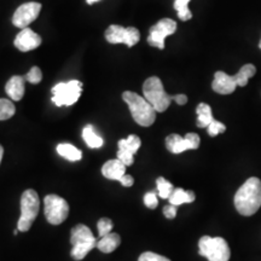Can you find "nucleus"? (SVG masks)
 <instances>
[{
  "label": "nucleus",
  "instance_id": "f257e3e1",
  "mask_svg": "<svg viewBox=\"0 0 261 261\" xmlns=\"http://www.w3.org/2000/svg\"><path fill=\"white\" fill-rule=\"evenodd\" d=\"M234 207L244 217H250L259 211L261 207V180L259 178H249L238 189L234 195Z\"/></svg>",
  "mask_w": 261,
  "mask_h": 261
},
{
  "label": "nucleus",
  "instance_id": "f03ea898",
  "mask_svg": "<svg viewBox=\"0 0 261 261\" xmlns=\"http://www.w3.org/2000/svg\"><path fill=\"white\" fill-rule=\"evenodd\" d=\"M122 99L127 103L133 120L143 127H149L155 122L156 110L150 104L145 97L139 96L132 91H126L122 93Z\"/></svg>",
  "mask_w": 261,
  "mask_h": 261
},
{
  "label": "nucleus",
  "instance_id": "7ed1b4c3",
  "mask_svg": "<svg viewBox=\"0 0 261 261\" xmlns=\"http://www.w3.org/2000/svg\"><path fill=\"white\" fill-rule=\"evenodd\" d=\"M70 243L73 246L71 249V257L74 260H83L94 247H97L96 237L93 236L92 231L86 225H76L70 234Z\"/></svg>",
  "mask_w": 261,
  "mask_h": 261
},
{
  "label": "nucleus",
  "instance_id": "20e7f679",
  "mask_svg": "<svg viewBox=\"0 0 261 261\" xmlns=\"http://www.w3.org/2000/svg\"><path fill=\"white\" fill-rule=\"evenodd\" d=\"M143 93L145 99L154 107L158 113H163L168 109L172 102V96L163 89L162 81L158 76H151L143 85Z\"/></svg>",
  "mask_w": 261,
  "mask_h": 261
},
{
  "label": "nucleus",
  "instance_id": "39448f33",
  "mask_svg": "<svg viewBox=\"0 0 261 261\" xmlns=\"http://www.w3.org/2000/svg\"><path fill=\"white\" fill-rule=\"evenodd\" d=\"M39 208H40V200L37 191L25 190L21 197V217H19L17 228L22 232H27L34 223L35 218L38 217Z\"/></svg>",
  "mask_w": 261,
  "mask_h": 261
},
{
  "label": "nucleus",
  "instance_id": "423d86ee",
  "mask_svg": "<svg viewBox=\"0 0 261 261\" xmlns=\"http://www.w3.org/2000/svg\"><path fill=\"white\" fill-rule=\"evenodd\" d=\"M198 248H200V255L207 257L208 261L230 260V247L221 237L203 236L198 242Z\"/></svg>",
  "mask_w": 261,
  "mask_h": 261
},
{
  "label": "nucleus",
  "instance_id": "0eeeda50",
  "mask_svg": "<svg viewBox=\"0 0 261 261\" xmlns=\"http://www.w3.org/2000/svg\"><path fill=\"white\" fill-rule=\"evenodd\" d=\"M83 90V84L77 80L60 83L52 89V102L57 107H69L79 100Z\"/></svg>",
  "mask_w": 261,
  "mask_h": 261
},
{
  "label": "nucleus",
  "instance_id": "6e6552de",
  "mask_svg": "<svg viewBox=\"0 0 261 261\" xmlns=\"http://www.w3.org/2000/svg\"><path fill=\"white\" fill-rule=\"evenodd\" d=\"M44 212L47 221L52 225L64 223L69 215V204L58 195L51 194L44 198Z\"/></svg>",
  "mask_w": 261,
  "mask_h": 261
},
{
  "label": "nucleus",
  "instance_id": "1a4fd4ad",
  "mask_svg": "<svg viewBox=\"0 0 261 261\" xmlns=\"http://www.w3.org/2000/svg\"><path fill=\"white\" fill-rule=\"evenodd\" d=\"M106 39L110 44H125L132 47L140 40V33L135 27L125 28L113 24L106 31Z\"/></svg>",
  "mask_w": 261,
  "mask_h": 261
},
{
  "label": "nucleus",
  "instance_id": "9d476101",
  "mask_svg": "<svg viewBox=\"0 0 261 261\" xmlns=\"http://www.w3.org/2000/svg\"><path fill=\"white\" fill-rule=\"evenodd\" d=\"M177 31V22L171 18H162L155 25L150 28V34L148 38L149 45L163 50L165 48V39L168 35H172Z\"/></svg>",
  "mask_w": 261,
  "mask_h": 261
},
{
  "label": "nucleus",
  "instance_id": "9b49d317",
  "mask_svg": "<svg viewBox=\"0 0 261 261\" xmlns=\"http://www.w3.org/2000/svg\"><path fill=\"white\" fill-rule=\"evenodd\" d=\"M201 139L196 133H188L185 137L171 135L166 138V148L172 154H181L187 150H195L200 146Z\"/></svg>",
  "mask_w": 261,
  "mask_h": 261
},
{
  "label": "nucleus",
  "instance_id": "f8f14e48",
  "mask_svg": "<svg viewBox=\"0 0 261 261\" xmlns=\"http://www.w3.org/2000/svg\"><path fill=\"white\" fill-rule=\"evenodd\" d=\"M40 10L41 4H39V3L31 2L22 4L15 11L14 17H12V23L17 28H27L32 22H34L38 18L39 14H40Z\"/></svg>",
  "mask_w": 261,
  "mask_h": 261
},
{
  "label": "nucleus",
  "instance_id": "ddd939ff",
  "mask_svg": "<svg viewBox=\"0 0 261 261\" xmlns=\"http://www.w3.org/2000/svg\"><path fill=\"white\" fill-rule=\"evenodd\" d=\"M119 151H117V159L126 166H132L135 162V154L142 145V140L138 136L129 135L126 139L119 140Z\"/></svg>",
  "mask_w": 261,
  "mask_h": 261
},
{
  "label": "nucleus",
  "instance_id": "4468645a",
  "mask_svg": "<svg viewBox=\"0 0 261 261\" xmlns=\"http://www.w3.org/2000/svg\"><path fill=\"white\" fill-rule=\"evenodd\" d=\"M15 46L22 52H28L40 46L41 38L40 35L33 32L31 28H24L18 33L14 41Z\"/></svg>",
  "mask_w": 261,
  "mask_h": 261
},
{
  "label": "nucleus",
  "instance_id": "2eb2a0df",
  "mask_svg": "<svg viewBox=\"0 0 261 261\" xmlns=\"http://www.w3.org/2000/svg\"><path fill=\"white\" fill-rule=\"evenodd\" d=\"M237 84L233 75H228L224 71H217L214 74V80L212 84V89L214 92L219 94H231L236 90Z\"/></svg>",
  "mask_w": 261,
  "mask_h": 261
},
{
  "label": "nucleus",
  "instance_id": "dca6fc26",
  "mask_svg": "<svg viewBox=\"0 0 261 261\" xmlns=\"http://www.w3.org/2000/svg\"><path fill=\"white\" fill-rule=\"evenodd\" d=\"M126 173V165L120 161L119 159L109 160L102 167V174L110 180L120 181Z\"/></svg>",
  "mask_w": 261,
  "mask_h": 261
},
{
  "label": "nucleus",
  "instance_id": "f3484780",
  "mask_svg": "<svg viewBox=\"0 0 261 261\" xmlns=\"http://www.w3.org/2000/svg\"><path fill=\"white\" fill-rule=\"evenodd\" d=\"M24 76L15 75L5 85V91L12 100H21L24 96Z\"/></svg>",
  "mask_w": 261,
  "mask_h": 261
},
{
  "label": "nucleus",
  "instance_id": "a211bd4d",
  "mask_svg": "<svg viewBox=\"0 0 261 261\" xmlns=\"http://www.w3.org/2000/svg\"><path fill=\"white\" fill-rule=\"evenodd\" d=\"M120 243H121V237L117 233L110 232L107 236L100 237L97 242V248L103 253H112L120 246Z\"/></svg>",
  "mask_w": 261,
  "mask_h": 261
},
{
  "label": "nucleus",
  "instance_id": "6ab92c4d",
  "mask_svg": "<svg viewBox=\"0 0 261 261\" xmlns=\"http://www.w3.org/2000/svg\"><path fill=\"white\" fill-rule=\"evenodd\" d=\"M196 198L195 196V192L194 191H187L184 190V189H180V188H177L174 189L172 192V195L169 196L168 201H169V204H173V205H180L182 203H191V202H194Z\"/></svg>",
  "mask_w": 261,
  "mask_h": 261
},
{
  "label": "nucleus",
  "instance_id": "aec40b11",
  "mask_svg": "<svg viewBox=\"0 0 261 261\" xmlns=\"http://www.w3.org/2000/svg\"><path fill=\"white\" fill-rule=\"evenodd\" d=\"M196 113H197V127L200 128H207L214 120L212 108L205 103L198 104Z\"/></svg>",
  "mask_w": 261,
  "mask_h": 261
},
{
  "label": "nucleus",
  "instance_id": "412c9836",
  "mask_svg": "<svg viewBox=\"0 0 261 261\" xmlns=\"http://www.w3.org/2000/svg\"><path fill=\"white\" fill-rule=\"evenodd\" d=\"M57 152L62 158H64L68 161H79L83 158V152L79 149L75 148L74 145L68 144V143H62L57 145Z\"/></svg>",
  "mask_w": 261,
  "mask_h": 261
},
{
  "label": "nucleus",
  "instance_id": "4be33fe9",
  "mask_svg": "<svg viewBox=\"0 0 261 261\" xmlns=\"http://www.w3.org/2000/svg\"><path fill=\"white\" fill-rule=\"evenodd\" d=\"M255 73H256L255 65H254V64H244L243 67L241 68L240 70H238V73L233 75L234 80H236L237 86H241V87L247 86L248 80H249L250 77H253L254 75H255Z\"/></svg>",
  "mask_w": 261,
  "mask_h": 261
},
{
  "label": "nucleus",
  "instance_id": "5701e85b",
  "mask_svg": "<svg viewBox=\"0 0 261 261\" xmlns=\"http://www.w3.org/2000/svg\"><path fill=\"white\" fill-rule=\"evenodd\" d=\"M83 138L89 148L98 149L103 145V139L97 135L92 126H87L83 129Z\"/></svg>",
  "mask_w": 261,
  "mask_h": 261
},
{
  "label": "nucleus",
  "instance_id": "b1692460",
  "mask_svg": "<svg viewBox=\"0 0 261 261\" xmlns=\"http://www.w3.org/2000/svg\"><path fill=\"white\" fill-rule=\"evenodd\" d=\"M156 187H158L159 196L163 198V200H168L169 196L172 195L173 190H174L172 182L168 181L167 179H165L163 177H159L156 179Z\"/></svg>",
  "mask_w": 261,
  "mask_h": 261
},
{
  "label": "nucleus",
  "instance_id": "393cba45",
  "mask_svg": "<svg viewBox=\"0 0 261 261\" xmlns=\"http://www.w3.org/2000/svg\"><path fill=\"white\" fill-rule=\"evenodd\" d=\"M16 108L10 99L0 98V121L11 119L15 115Z\"/></svg>",
  "mask_w": 261,
  "mask_h": 261
},
{
  "label": "nucleus",
  "instance_id": "a878e982",
  "mask_svg": "<svg viewBox=\"0 0 261 261\" xmlns=\"http://www.w3.org/2000/svg\"><path fill=\"white\" fill-rule=\"evenodd\" d=\"M191 0H174V9L177 10L178 17L181 21H189V19L192 18V14L188 6Z\"/></svg>",
  "mask_w": 261,
  "mask_h": 261
},
{
  "label": "nucleus",
  "instance_id": "bb28decb",
  "mask_svg": "<svg viewBox=\"0 0 261 261\" xmlns=\"http://www.w3.org/2000/svg\"><path fill=\"white\" fill-rule=\"evenodd\" d=\"M113 227H114V224L109 218H102V219L98 220L97 228H98V234H99V237H104L107 236V234H109L112 232Z\"/></svg>",
  "mask_w": 261,
  "mask_h": 261
},
{
  "label": "nucleus",
  "instance_id": "cd10ccee",
  "mask_svg": "<svg viewBox=\"0 0 261 261\" xmlns=\"http://www.w3.org/2000/svg\"><path fill=\"white\" fill-rule=\"evenodd\" d=\"M41 79H42V73L40 68L38 67H33L32 69L24 75V80L31 84H39L41 81Z\"/></svg>",
  "mask_w": 261,
  "mask_h": 261
},
{
  "label": "nucleus",
  "instance_id": "c85d7f7f",
  "mask_svg": "<svg viewBox=\"0 0 261 261\" xmlns=\"http://www.w3.org/2000/svg\"><path fill=\"white\" fill-rule=\"evenodd\" d=\"M207 130H208V135L211 137H215L218 135H220V133H224L225 130H226V126L224 125L223 122L220 121H217V120H213L212 123L210 126L207 127Z\"/></svg>",
  "mask_w": 261,
  "mask_h": 261
},
{
  "label": "nucleus",
  "instance_id": "c756f323",
  "mask_svg": "<svg viewBox=\"0 0 261 261\" xmlns=\"http://www.w3.org/2000/svg\"><path fill=\"white\" fill-rule=\"evenodd\" d=\"M138 261H171L168 257L160 255L154 252H145L139 256Z\"/></svg>",
  "mask_w": 261,
  "mask_h": 261
},
{
  "label": "nucleus",
  "instance_id": "7c9ffc66",
  "mask_svg": "<svg viewBox=\"0 0 261 261\" xmlns=\"http://www.w3.org/2000/svg\"><path fill=\"white\" fill-rule=\"evenodd\" d=\"M144 204L149 208V210H155V208L158 207V204H159L158 195H156L155 192H152V191L148 192V194H145Z\"/></svg>",
  "mask_w": 261,
  "mask_h": 261
},
{
  "label": "nucleus",
  "instance_id": "2f4dec72",
  "mask_svg": "<svg viewBox=\"0 0 261 261\" xmlns=\"http://www.w3.org/2000/svg\"><path fill=\"white\" fill-rule=\"evenodd\" d=\"M163 214H165L167 219H174L175 215H177V205L168 204L163 207Z\"/></svg>",
  "mask_w": 261,
  "mask_h": 261
},
{
  "label": "nucleus",
  "instance_id": "473e14b6",
  "mask_svg": "<svg viewBox=\"0 0 261 261\" xmlns=\"http://www.w3.org/2000/svg\"><path fill=\"white\" fill-rule=\"evenodd\" d=\"M172 100H174L179 106H184L188 103V97L185 94H175V96H172Z\"/></svg>",
  "mask_w": 261,
  "mask_h": 261
},
{
  "label": "nucleus",
  "instance_id": "72a5a7b5",
  "mask_svg": "<svg viewBox=\"0 0 261 261\" xmlns=\"http://www.w3.org/2000/svg\"><path fill=\"white\" fill-rule=\"evenodd\" d=\"M120 182H121L123 187L129 188V187H132L133 184H135V179H133V177H130V175H128V174H125L122 177L121 180H120Z\"/></svg>",
  "mask_w": 261,
  "mask_h": 261
},
{
  "label": "nucleus",
  "instance_id": "f704fd0d",
  "mask_svg": "<svg viewBox=\"0 0 261 261\" xmlns=\"http://www.w3.org/2000/svg\"><path fill=\"white\" fill-rule=\"evenodd\" d=\"M3 155H4V149H3V146L0 145V163H2V159H3Z\"/></svg>",
  "mask_w": 261,
  "mask_h": 261
},
{
  "label": "nucleus",
  "instance_id": "c9c22d12",
  "mask_svg": "<svg viewBox=\"0 0 261 261\" xmlns=\"http://www.w3.org/2000/svg\"><path fill=\"white\" fill-rule=\"evenodd\" d=\"M87 2V4H90V5H92V4H94V3H97V2H99V0H86Z\"/></svg>",
  "mask_w": 261,
  "mask_h": 261
},
{
  "label": "nucleus",
  "instance_id": "e433bc0d",
  "mask_svg": "<svg viewBox=\"0 0 261 261\" xmlns=\"http://www.w3.org/2000/svg\"><path fill=\"white\" fill-rule=\"evenodd\" d=\"M259 47H260V50H261V40H260V44H259Z\"/></svg>",
  "mask_w": 261,
  "mask_h": 261
}]
</instances>
